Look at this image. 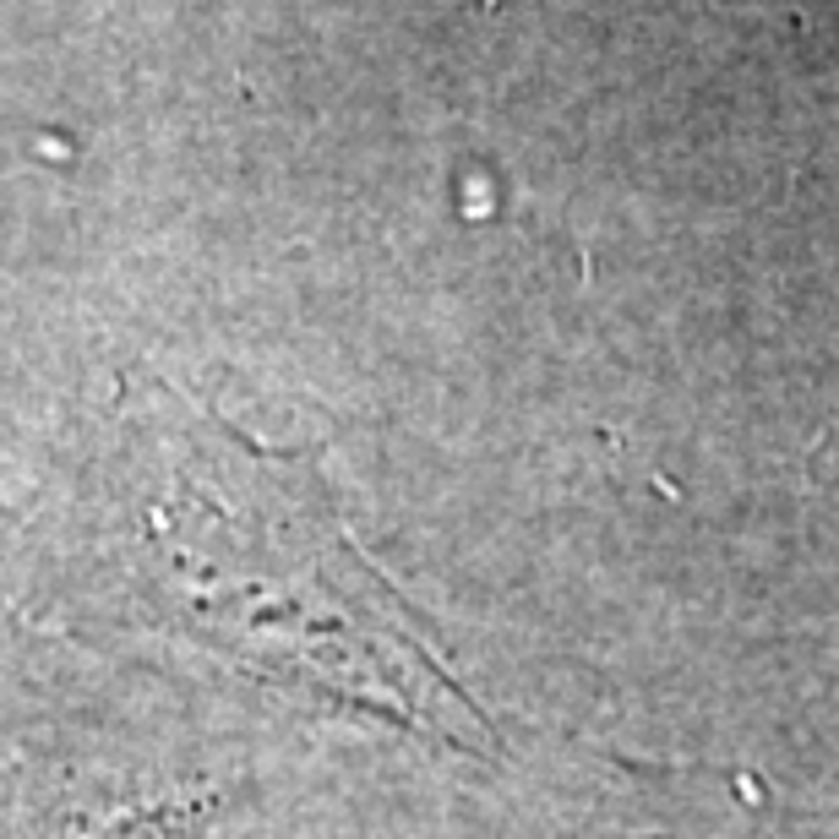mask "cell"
<instances>
[{
  "label": "cell",
  "mask_w": 839,
  "mask_h": 839,
  "mask_svg": "<svg viewBox=\"0 0 839 839\" xmlns=\"http://www.w3.org/2000/svg\"><path fill=\"white\" fill-rule=\"evenodd\" d=\"M131 572L175 627L229 660L463 752L491 747L474 697L344 539L305 469L256 453L224 425L169 447L158 496L137 507Z\"/></svg>",
  "instance_id": "6da1fadb"
}]
</instances>
